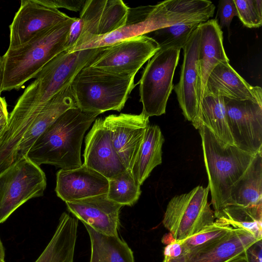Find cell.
<instances>
[{
    "mask_svg": "<svg viewBox=\"0 0 262 262\" xmlns=\"http://www.w3.org/2000/svg\"><path fill=\"white\" fill-rule=\"evenodd\" d=\"M97 115L70 108L37 138L26 156L38 166L46 164L61 169L80 167L84 135Z\"/></svg>",
    "mask_w": 262,
    "mask_h": 262,
    "instance_id": "1",
    "label": "cell"
},
{
    "mask_svg": "<svg viewBox=\"0 0 262 262\" xmlns=\"http://www.w3.org/2000/svg\"><path fill=\"white\" fill-rule=\"evenodd\" d=\"M74 18L70 17L42 31L18 47L8 48L2 57V92L19 89L34 78L50 61L66 50L67 38Z\"/></svg>",
    "mask_w": 262,
    "mask_h": 262,
    "instance_id": "2",
    "label": "cell"
},
{
    "mask_svg": "<svg viewBox=\"0 0 262 262\" xmlns=\"http://www.w3.org/2000/svg\"><path fill=\"white\" fill-rule=\"evenodd\" d=\"M199 130L215 215L227 205L232 186L245 172L255 155L222 142L204 126Z\"/></svg>",
    "mask_w": 262,
    "mask_h": 262,
    "instance_id": "3",
    "label": "cell"
},
{
    "mask_svg": "<svg viewBox=\"0 0 262 262\" xmlns=\"http://www.w3.org/2000/svg\"><path fill=\"white\" fill-rule=\"evenodd\" d=\"M135 76L116 74L88 66L71 84L77 108L99 115L121 111L135 86Z\"/></svg>",
    "mask_w": 262,
    "mask_h": 262,
    "instance_id": "4",
    "label": "cell"
},
{
    "mask_svg": "<svg viewBox=\"0 0 262 262\" xmlns=\"http://www.w3.org/2000/svg\"><path fill=\"white\" fill-rule=\"evenodd\" d=\"M104 47L68 53L64 51L46 64L25 90L13 109L29 111L41 106L70 86L84 67L90 65Z\"/></svg>",
    "mask_w": 262,
    "mask_h": 262,
    "instance_id": "5",
    "label": "cell"
},
{
    "mask_svg": "<svg viewBox=\"0 0 262 262\" xmlns=\"http://www.w3.org/2000/svg\"><path fill=\"white\" fill-rule=\"evenodd\" d=\"M209 191L208 186H198L170 200L162 223L176 241L189 238L214 224V211L208 203Z\"/></svg>",
    "mask_w": 262,
    "mask_h": 262,
    "instance_id": "6",
    "label": "cell"
},
{
    "mask_svg": "<svg viewBox=\"0 0 262 262\" xmlns=\"http://www.w3.org/2000/svg\"><path fill=\"white\" fill-rule=\"evenodd\" d=\"M181 50H159L149 60L139 82L142 112L147 117L164 114L173 89V78Z\"/></svg>",
    "mask_w": 262,
    "mask_h": 262,
    "instance_id": "7",
    "label": "cell"
},
{
    "mask_svg": "<svg viewBox=\"0 0 262 262\" xmlns=\"http://www.w3.org/2000/svg\"><path fill=\"white\" fill-rule=\"evenodd\" d=\"M45 172L27 156L0 173V224L28 200L43 195Z\"/></svg>",
    "mask_w": 262,
    "mask_h": 262,
    "instance_id": "8",
    "label": "cell"
},
{
    "mask_svg": "<svg viewBox=\"0 0 262 262\" xmlns=\"http://www.w3.org/2000/svg\"><path fill=\"white\" fill-rule=\"evenodd\" d=\"M159 50L152 37L136 36L104 47L89 66L116 74L135 76Z\"/></svg>",
    "mask_w": 262,
    "mask_h": 262,
    "instance_id": "9",
    "label": "cell"
},
{
    "mask_svg": "<svg viewBox=\"0 0 262 262\" xmlns=\"http://www.w3.org/2000/svg\"><path fill=\"white\" fill-rule=\"evenodd\" d=\"M201 32L198 27L183 48V60L179 82L173 86L179 105L185 118L199 129L201 104L199 76Z\"/></svg>",
    "mask_w": 262,
    "mask_h": 262,
    "instance_id": "10",
    "label": "cell"
},
{
    "mask_svg": "<svg viewBox=\"0 0 262 262\" xmlns=\"http://www.w3.org/2000/svg\"><path fill=\"white\" fill-rule=\"evenodd\" d=\"M224 98L234 145L253 155L262 152V104Z\"/></svg>",
    "mask_w": 262,
    "mask_h": 262,
    "instance_id": "11",
    "label": "cell"
},
{
    "mask_svg": "<svg viewBox=\"0 0 262 262\" xmlns=\"http://www.w3.org/2000/svg\"><path fill=\"white\" fill-rule=\"evenodd\" d=\"M70 17L58 9L42 4L39 0H22L9 26L8 48L18 47L42 31Z\"/></svg>",
    "mask_w": 262,
    "mask_h": 262,
    "instance_id": "12",
    "label": "cell"
},
{
    "mask_svg": "<svg viewBox=\"0 0 262 262\" xmlns=\"http://www.w3.org/2000/svg\"><path fill=\"white\" fill-rule=\"evenodd\" d=\"M113 145L127 169L132 170L149 125V117L140 114L121 113L103 119Z\"/></svg>",
    "mask_w": 262,
    "mask_h": 262,
    "instance_id": "13",
    "label": "cell"
},
{
    "mask_svg": "<svg viewBox=\"0 0 262 262\" xmlns=\"http://www.w3.org/2000/svg\"><path fill=\"white\" fill-rule=\"evenodd\" d=\"M129 8L121 0H86L80 11L82 24L80 37L74 47L80 45L91 36L111 33L123 27Z\"/></svg>",
    "mask_w": 262,
    "mask_h": 262,
    "instance_id": "14",
    "label": "cell"
},
{
    "mask_svg": "<svg viewBox=\"0 0 262 262\" xmlns=\"http://www.w3.org/2000/svg\"><path fill=\"white\" fill-rule=\"evenodd\" d=\"M84 164L108 180L127 169L115 150L103 119H96L85 137Z\"/></svg>",
    "mask_w": 262,
    "mask_h": 262,
    "instance_id": "15",
    "label": "cell"
},
{
    "mask_svg": "<svg viewBox=\"0 0 262 262\" xmlns=\"http://www.w3.org/2000/svg\"><path fill=\"white\" fill-rule=\"evenodd\" d=\"M66 203L69 211L83 224L102 234L118 236L122 206L110 200L106 194Z\"/></svg>",
    "mask_w": 262,
    "mask_h": 262,
    "instance_id": "16",
    "label": "cell"
},
{
    "mask_svg": "<svg viewBox=\"0 0 262 262\" xmlns=\"http://www.w3.org/2000/svg\"><path fill=\"white\" fill-rule=\"evenodd\" d=\"M108 180L84 163L73 169H61L56 173L57 195L66 202L107 194Z\"/></svg>",
    "mask_w": 262,
    "mask_h": 262,
    "instance_id": "17",
    "label": "cell"
},
{
    "mask_svg": "<svg viewBox=\"0 0 262 262\" xmlns=\"http://www.w3.org/2000/svg\"><path fill=\"white\" fill-rule=\"evenodd\" d=\"M258 240L246 230L234 228L219 240L162 262H228Z\"/></svg>",
    "mask_w": 262,
    "mask_h": 262,
    "instance_id": "18",
    "label": "cell"
},
{
    "mask_svg": "<svg viewBox=\"0 0 262 262\" xmlns=\"http://www.w3.org/2000/svg\"><path fill=\"white\" fill-rule=\"evenodd\" d=\"M207 95L233 100H250L262 104L261 88L249 84L231 67L229 61L219 62L211 72L204 96Z\"/></svg>",
    "mask_w": 262,
    "mask_h": 262,
    "instance_id": "19",
    "label": "cell"
},
{
    "mask_svg": "<svg viewBox=\"0 0 262 262\" xmlns=\"http://www.w3.org/2000/svg\"><path fill=\"white\" fill-rule=\"evenodd\" d=\"M77 107L71 85L55 95L42 106L32 124L24 136L14 158V163L26 156L37 138L60 115Z\"/></svg>",
    "mask_w": 262,
    "mask_h": 262,
    "instance_id": "20",
    "label": "cell"
},
{
    "mask_svg": "<svg viewBox=\"0 0 262 262\" xmlns=\"http://www.w3.org/2000/svg\"><path fill=\"white\" fill-rule=\"evenodd\" d=\"M199 50V76L201 100L206 82L213 68L220 62L229 61L223 46V32L215 19L201 23Z\"/></svg>",
    "mask_w": 262,
    "mask_h": 262,
    "instance_id": "21",
    "label": "cell"
},
{
    "mask_svg": "<svg viewBox=\"0 0 262 262\" xmlns=\"http://www.w3.org/2000/svg\"><path fill=\"white\" fill-rule=\"evenodd\" d=\"M78 220L63 212L56 230L34 262H74Z\"/></svg>",
    "mask_w": 262,
    "mask_h": 262,
    "instance_id": "22",
    "label": "cell"
},
{
    "mask_svg": "<svg viewBox=\"0 0 262 262\" xmlns=\"http://www.w3.org/2000/svg\"><path fill=\"white\" fill-rule=\"evenodd\" d=\"M258 206H262V152L255 155L245 172L232 186L225 207Z\"/></svg>",
    "mask_w": 262,
    "mask_h": 262,
    "instance_id": "23",
    "label": "cell"
},
{
    "mask_svg": "<svg viewBox=\"0 0 262 262\" xmlns=\"http://www.w3.org/2000/svg\"><path fill=\"white\" fill-rule=\"evenodd\" d=\"M164 139L159 126H148L136 158L132 172L141 186L155 167L162 163V147Z\"/></svg>",
    "mask_w": 262,
    "mask_h": 262,
    "instance_id": "24",
    "label": "cell"
},
{
    "mask_svg": "<svg viewBox=\"0 0 262 262\" xmlns=\"http://www.w3.org/2000/svg\"><path fill=\"white\" fill-rule=\"evenodd\" d=\"M83 225L91 241L90 262H135L132 250L118 236L104 234Z\"/></svg>",
    "mask_w": 262,
    "mask_h": 262,
    "instance_id": "25",
    "label": "cell"
},
{
    "mask_svg": "<svg viewBox=\"0 0 262 262\" xmlns=\"http://www.w3.org/2000/svg\"><path fill=\"white\" fill-rule=\"evenodd\" d=\"M199 120L201 126L207 127L221 141L234 145L223 97L213 95L204 96L201 104Z\"/></svg>",
    "mask_w": 262,
    "mask_h": 262,
    "instance_id": "26",
    "label": "cell"
},
{
    "mask_svg": "<svg viewBox=\"0 0 262 262\" xmlns=\"http://www.w3.org/2000/svg\"><path fill=\"white\" fill-rule=\"evenodd\" d=\"M140 186L132 170L126 169L108 180L106 195L110 200L122 206H132L139 198L141 193Z\"/></svg>",
    "mask_w": 262,
    "mask_h": 262,
    "instance_id": "27",
    "label": "cell"
},
{
    "mask_svg": "<svg viewBox=\"0 0 262 262\" xmlns=\"http://www.w3.org/2000/svg\"><path fill=\"white\" fill-rule=\"evenodd\" d=\"M202 23L191 22L174 25L154 32L159 50L169 48L182 49L189 40L192 33Z\"/></svg>",
    "mask_w": 262,
    "mask_h": 262,
    "instance_id": "28",
    "label": "cell"
},
{
    "mask_svg": "<svg viewBox=\"0 0 262 262\" xmlns=\"http://www.w3.org/2000/svg\"><path fill=\"white\" fill-rule=\"evenodd\" d=\"M234 228L214 222V224L204 229L189 238L179 241L182 248L181 255L199 247L219 240L231 232Z\"/></svg>",
    "mask_w": 262,
    "mask_h": 262,
    "instance_id": "29",
    "label": "cell"
},
{
    "mask_svg": "<svg viewBox=\"0 0 262 262\" xmlns=\"http://www.w3.org/2000/svg\"><path fill=\"white\" fill-rule=\"evenodd\" d=\"M237 17L243 24L249 28H256L262 25V1L234 0Z\"/></svg>",
    "mask_w": 262,
    "mask_h": 262,
    "instance_id": "30",
    "label": "cell"
},
{
    "mask_svg": "<svg viewBox=\"0 0 262 262\" xmlns=\"http://www.w3.org/2000/svg\"><path fill=\"white\" fill-rule=\"evenodd\" d=\"M219 16L220 28H229L233 18L237 16L234 0H222L219 4Z\"/></svg>",
    "mask_w": 262,
    "mask_h": 262,
    "instance_id": "31",
    "label": "cell"
},
{
    "mask_svg": "<svg viewBox=\"0 0 262 262\" xmlns=\"http://www.w3.org/2000/svg\"><path fill=\"white\" fill-rule=\"evenodd\" d=\"M42 4L55 9L62 8L70 11H80L85 0H39Z\"/></svg>",
    "mask_w": 262,
    "mask_h": 262,
    "instance_id": "32",
    "label": "cell"
},
{
    "mask_svg": "<svg viewBox=\"0 0 262 262\" xmlns=\"http://www.w3.org/2000/svg\"><path fill=\"white\" fill-rule=\"evenodd\" d=\"M82 29V24L81 19L75 17L69 31L65 51L69 52L74 47L80 37Z\"/></svg>",
    "mask_w": 262,
    "mask_h": 262,
    "instance_id": "33",
    "label": "cell"
},
{
    "mask_svg": "<svg viewBox=\"0 0 262 262\" xmlns=\"http://www.w3.org/2000/svg\"><path fill=\"white\" fill-rule=\"evenodd\" d=\"M262 242L258 240L245 251L249 262H261Z\"/></svg>",
    "mask_w": 262,
    "mask_h": 262,
    "instance_id": "34",
    "label": "cell"
},
{
    "mask_svg": "<svg viewBox=\"0 0 262 262\" xmlns=\"http://www.w3.org/2000/svg\"><path fill=\"white\" fill-rule=\"evenodd\" d=\"M182 253V248L179 241H174L168 244L164 248L163 254L164 260L179 257Z\"/></svg>",
    "mask_w": 262,
    "mask_h": 262,
    "instance_id": "35",
    "label": "cell"
},
{
    "mask_svg": "<svg viewBox=\"0 0 262 262\" xmlns=\"http://www.w3.org/2000/svg\"><path fill=\"white\" fill-rule=\"evenodd\" d=\"M9 115L5 98L0 96V121L9 117Z\"/></svg>",
    "mask_w": 262,
    "mask_h": 262,
    "instance_id": "36",
    "label": "cell"
},
{
    "mask_svg": "<svg viewBox=\"0 0 262 262\" xmlns=\"http://www.w3.org/2000/svg\"><path fill=\"white\" fill-rule=\"evenodd\" d=\"M4 67L2 57L0 56V96L2 93V84L3 80Z\"/></svg>",
    "mask_w": 262,
    "mask_h": 262,
    "instance_id": "37",
    "label": "cell"
},
{
    "mask_svg": "<svg viewBox=\"0 0 262 262\" xmlns=\"http://www.w3.org/2000/svg\"><path fill=\"white\" fill-rule=\"evenodd\" d=\"M174 241V239L170 233L164 235L162 239V242L166 245Z\"/></svg>",
    "mask_w": 262,
    "mask_h": 262,
    "instance_id": "38",
    "label": "cell"
},
{
    "mask_svg": "<svg viewBox=\"0 0 262 262\" xmlns=\"http://www.w3.org/2000/svg\"><path fill=\"white\" fill-rule=\"evenodd\" d=\"M9 117L4 118L0 121V138L2 137L4 130L5 129L8 121Z\"/></svg>",
    "mask_w": 262,
    "mask_h": 262,
    "instance_id": "39",
    "label": "cell"
},
{
    "mask_svg": "<svg viewBox=\"0 0 262 262\" xmlns=\"http://www.w3.org/2000/svg\"><path fill=\"white\" fill-rule=\"evenodd\" d=\"M228 262H249V261L245 253H244L243 254L237 256Z\"/></svg>",
    "mask_w": 262,
    "mask_h": 262,
    "instance_id": "40",
    "label": "cell"
},
{
    "mask_svg": "<svg viewBox=\"0 0 262 262\" xmlns=\"http://www.w3.org/2000/svg\"><path fill=\"white\" fill-rule=\"evenodd\" d=\"M0 257L5 259V250L0 238Z\"/></svg>",
    "mask_w": 262,
    "mask_h": 262,
    "instance_id": "41",
    "label": "cell"
},
{
    "mask_svg": "<svg viewBox=\"0 0 262 262\" xmlns=\"http://www.w3.org/2000/svg\"><path fill=\"white\" fill-rule=\"evenodd\" d=\"M0 262H5V259L0 257Z\"/></svg>",
    "mask_w": 262,
    "mask_h": 262,
    "instance_id": "42",
    "label": "cell"
}]
</instances>
